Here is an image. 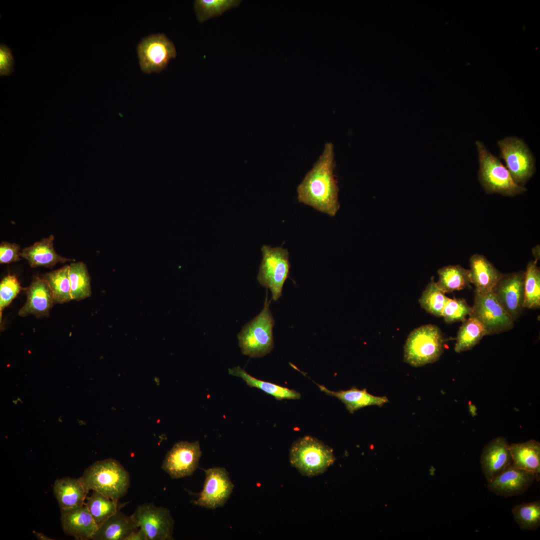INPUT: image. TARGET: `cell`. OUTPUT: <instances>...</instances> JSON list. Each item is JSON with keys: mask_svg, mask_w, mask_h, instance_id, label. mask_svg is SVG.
Listing matches in <instances>:
<instances>
[{"mask_svg": "<svg viewBox=\"0 0 540 540\" xmlns=\"http://www.w3.org/2000/svg\"><path fill=\"white\" fill-rule=\"evenodd\" d=\"M512 513L522 530H536L540 526V501L523 502L514 506Z\"/></svg>", "mask_w": 540, "mask_h": 540, "instance_id": "obj_32", "label": "cell"}, {"mask_svg": "<svg viewBox=\"0 0 540 540\" xmlns=\"http://www.w3.org/2000/svg\"><path fill=\"white\" fill-rule=\"evenodd\" d=\"M320 390L326 394L336 398L343 402L346 409L350 412L370 406H382L388 402V398L385 396H379L372 395L366 390H360L352 388L348 390L333 391L327 388L324 386L316 384Z\"/></svg>", "mask_w": 540, "mask_h": 540, "instance_id": "obj_22", "label": "cell"}, {"mask_svg": "<svg viewBox=\"0 0 540 540\" xmlns=\"http://www.w3.org/2000/svg\"><path fill=\"white\" fill-rule=\"evenodd\" d=\"M241 2L239 0H196L194 8L198 22H202L238 6Z\"/></svg>", "mask_w": 540, "mask_h": 540, "instance_id": "obj_33", "label": "cell"}, {"mask_svg": "<svg viewBox=\"0 0 540 540\" xmlns=\"http://www.w3.org/2000/svg\"><path fill=\"white\" fill-rule=\"evenodd\" d=\"M228 372L230 375L242 378L250 387L258 388L273 396L276 400H296L300 398V392L272 382L257 379L249 374L240 366L228 368Z\"/></svg>", "mask_w": 540, "mask_h": 540, "instance_id": "obj_25", "label": "cell"}, {"mask_svg": "<svg viewBox=\"0 0 540 540\" xmlns=\"http://www.w3.org/2000/svg\"><path fill=\"white\" fill-rule=\"evenodd\" d=\"M201 456L198 441H180L166 453L162 468L172 479L189 476L198 468Z\"/></svg>", "mask_w": 540, "mask_h": 540, "instance_id": "obj_12", "label": "cell"}, {"mask_svg": "<svg viewBox=\"0 0 540 540\" xmlns=\"http://www.w3.org/2000/svg\"><path fill=\"white\" fill-rule=\"evenodd\" d=\"M126 540H148V538L144 530L138 528L132 532Z\"/></svg>", "mask_w": 540, "mask_h": 540, "instance_id": "obj_39", "label": "cell"}, {"mask_svg": "<svg viewBox=\"0 0 540 540\" xmlns=\"http://www.w3.org/2000/svg\"><path fill=\"white\" fill-rule=\"evenodd\" d=\"M438 287L445 293L463 290L470 284L469 270L460 265H450L438 271Z\"/></svg>", "mask_w": 540, "mask_h": 540, "instance_id": "obj_28", "label": "cell"}, {"mask_svg": "<svg viewBox=\"0 0 540 540\" xmlns=\"http://www.w3.org/2000/svg\"><path fill=\"white\" fill-rule=\"evenodd\" d=\"M204 471L206 478L203 488L194 504L210 509L223 506L234 488L228 472L222 467H214Z\"/></svg>", "mask_w": 540, "mask_h": 540, "instance_id": "obj_13", "label": "cell"}, {"mask_svg": "<svg viewBox=\"0 0 540 540\" xmlns=\"http://www.w3.org/2000/svg\"><path fill=\"white\" fill-rule=\"evenodd\" d=\"M480 462L488 482L511 465L510 444L506 439L497 437L486 444L482 450Z\"/></svg>", "mask_w": 540, "mask_h": 540, "instance_id": "obj_16", "label": "cell"}, {"mask_svg": "<svg viewBox=\"0 0 540 540\" xmlns=\"http://www.w3.org/2000/svg\"><path fill=\"white\" fill-rule=\"evenodd\" d=\"M86 500L84 504L98 527L126 504L120 503L119 500H115L94 490H92L90 496L86 497Z\"/></svg>", "mask_w": 540, "mask_h": 540, "instance_id": "obj_27", "label": "cell"}, {"mask_svg": "<svg viewBox=\"0 0 540 540\" xmlns=\"http://www.w3.org/2000/svg\"><path fill=\"white\" fill-rule=\"evenodd\" d=\"M448 298L436 283L432 281L423 291L419 302L422 308L428 312L436 317H441Z\"/></svg>", "mask_w": 540, "mask_h": 540, "instance_id": "obj_34", "label": "cell"}, {"mask_svg": "<svg viewBox=\"0 0 540 540\" xmlns=\"http://www.w3.org/2000/svg\"><path fill=\"white\" fill-rule=\"evenodd\" d=\"M20 256V246L15 243L4 242L0 245V263L9 264L18 261Z\"/></svg>", "mask_w": 540, "mask_h": 540, "instance_id": "obj_37", "label": "cell"}, {"mask_svg": "<svg viewBox=\"0 0 540 540\" xmlns=\"http://www.w3.org/2000/svg\"><path fill=\"white\" fill-rule=\"evenodd\" d=\"M332 449L316 438L306 436L298 438L290 450V462L303 476L321 474L335 462Z\"/></svg>", "mask_w": 540, "mask_h": 540, "instance_id": "obj_3", "label": "cell"}, {"mask_svg": "<svg viewBox=\"0 0 540 540\" xmlns=\"http://www.w3.org/2000/svg\"><path fill=\"white\" fill-rule=\"evenodd\" d=\"M266 293L261 312L246 324L238 334L242 354L250 358L266 356L274 348L272 328L274 320L270 309Z\"/></svg>", "mask_w": 540, "mask_h": 540, "instance_id": "obj_4", "label": "cell"}, {"mask_svg": "<svg viewBox=\"0 0 540 540\" xmlns=\"http://www.w3.org/2000/svg\"><path fill=\"white\" fill-rule=\"evenodd\" d=\"M486 335V331L480 322L474 316H469L462 322L458 330L454 351L460 353L472 349Z\"/></svg>", "mask_w": 540, "mask_h": 540, "instance_id": "obj_26", "label": "cell"}, {"mask_svg": "<svg viewBox=\"0 0 540 540\" xmlns=\"http://www.w3.org/2000/svg\"><path fill=\"white\" fill-rule=\"evenodd\" d=\"M472 306L463 298H448L443 308L442 316L447 324L462 322L471 316Z\"/></svg>", "mask_w": 540, "mask_h": 540, "instance_id": "obj_35", "label": "cell"}, {"mask_svg": "<svg viewBox=\"0 0 540 540\" xmlns=\"http://www.w3.org/2000/svg\"><path fill=\"white\" fill-rule=\"evenodd\" d=\"M69 277L72 300L79 301L90 296V279L86 265L82 262L69 266Z\"/></svg>", "mask_w": 540, "mask_h": 540, "instance_id": "obj_31", "label": "cell"}, {"mask_svg": "<svg viewBox=\"0 0 540 540\" xmlns=\"http://www.w3.org/2000/svg\"><path fill=\"white\" fill-rule=\"evenodd\" d=\"M512 466L540 474V444L534 440L510 444Z\"/></svg>", "mask_w": 540, "mask_h": 540, "instance_id": "obj_24", "label": "cell"}, {"mask_svg": "<svg viewBox=\"0 0 540 540\" xmlns=\"http://www.w3.org/2000/svg\"><path fill=\"white\" fill-rule=\"evenodd\" d=\"M131 516L148 540H174V522L168 508L145 503L138 506Z\"/></svg>", "mask_w": 540, "mask_h": 540, "instance_id": "obj_10", "label": "cell"}, {"mask_svg": "<svg viewBox=\"0 0 540 540\" xmlns=\"http://www.w3.org/2000/svg\"><path fill=\"white\" fill-rule=\"evenodd\" d=\"M524 271L503 274L492 291L514 321L524 308Z\"/></svg>", "mask_w": 540, "mask_h": 540, "instance_id": "obj_14", "label": "cell"}, {"mask_svg": "<svg viewBox=\"0 0 540 540\" xmlns=\"http://www.w3.org/2000/svg\"><path fill=\"white\" fill-rule=\"evenodd\" d=\"M140 70L144 73L160 72L176 56L173 42L164 34L150 35L137 46Z\"/></svg>", "mask_w": 540, "mask_h": 540, "instance_id": "obj_9", "label": "cell"}, {"mask_svg": "<svg viewBox=\"0 0 540 540\" xmlns=\"http://www.w3.org/2000/svg\"><path fill=\"white\" fill-rule=\"evenodd\" d=\"M53 492L60 510L84 505L88 494L79 478L69 477L57 478L53 485Z\"/></svg>", "mask_w": 540, "mask_h": 540, "instance_id": "obj_21", "label": "cell"}, {"mask_svg": "<svg viewBox=\"0 0 540 540\" xmlns=\"http://www.w3.org/2000/svg\"><path fill=\"white\" fill-rule=\"evenodd\" d=\"M26 301L19 310L20 316L34 314L37 318L48 316L54 304L52 292L46 281L42 277L34 278L26 288Z\"/></svg>", "mask_w": 540, "mask_h": 540, "instance_id": "obj_17", "label": "cell"}, {"mask_svg": "<svg viewBox=\"0 0 540 540\" xmlns=\"http://www.w3.org/2000/svg\"><path fill=\"white\" fill-rule=\"evenodd\" d=\"M54 236L50 235L32 245L25 248L20 256L26 259L32 268L43 266L52 268L57 263H64L74 260L62 256L56 252L53 246Z\"/></svg>", "mask_w": 540, "mask_h": 540, "instance_id": "obj_20", "label": "cell"}, {"mask_svg": "<svg viewBox=\"0 0 540 540\" xmlns=\"http://www.w3.org/2000/svg\"><path fill=\"white\" fill-rule=\"evenodd\" d=\"M334 168V146L327 142L322 154L296 188L299 202L318 212L334 216L340 204Z\"/></svg>", "mask_w": 540, "mask_h": 540, "instance_id": "obj_1", "label": "cell"}, {"mask_svg": "<svg viewBox=\"0 0 540 540\" xmlns=\"http://www.w3.org/2000/svg\"><path fill=\"white\" fill-rule=\"evenodd\" d=\"M33 533L35 536L40 540H52L53 539L48 537L43 533L39 532L35 530L33 531Z\"/></svg>", "mask_w": 540, "mask_h": 540, "instance_id": "obj_40", "label": "cell"}, {"mask_svg": "<svg viewBox=\"0 0 540 540\" xmlns=\"http://www.w3.org/2000/svg\"><path fill=\"white\" fill-rule=\"evenodd\" d=\"M537 262L536 260L529 262L524 272V308H540V270Z\"/></svg>", "mask_w": 540, "mask_h": 540, "instance_id": "obj_30", "label": "cell"}, {"mask_svg": "<svg viewBox=\"0 0 540 540\" xmlns=\"http://www.w3.org/2000/svg\"><path fill=\"white\" fill-rule=\"evenodd\" d=\"M540 475L510 465L488 482V490L498 496L508 497L524 492Z\"/></svg>", "mask_w": 540, "mask_h": 540, "instance_id": "obj_15", "label": "cell"}, {"mask_svg": "<svg viewBox=\"0 0 540 540\" xmlns=\"http://www.w3.org/2000/svg\"><path fill=\"white\" fill-rule=\"evenodd\" d=\"M79 479L88 493L94 490L118 501L126 494L130 484L128 471L111 458L94 462Z\"/></svg>", "mask_w": 540, "mask_h": 540, "instance_id": "obj_2", "label": "cell"}, {"mask_svg": "<svg viewBox=\"0 0 540 540\" xmlns=\"http://www.w3.org/2000/svg\"><path fill=\"white\" fill-rule=\"evenodd\" d=\"M262 258L257 280L262 286L270 289L272 300L282 296L284 284L289 276L290 264L288 250L282 247L264 245Z\"/></svg>", "mask_w": 540, "mask_h": 540, "instance_id": "obj_7", "label": "cell"}, {"mask_svg": "<svg viewBox=\"0 0 540 540\" xmlns=\"http://www.w3.org/2000/svg\"><path fill=\"white\" fill-rule=\"evenodd\" d=\"M14 60L11 50L6 45L0 44V75H9L13 70Z\"/></svg>", "mask_w": 540, "mask_h": 540, "instance_id": "obj_38", "label": "cell"}, {"mask_svg": "<svg viewBox=\"0 0 540 540\" xmlns=\"http://www.w3.org/2000/svg\"><path fill=\"white\" fill-rule=\"evenodd\" d=\"M60 512L62 527L66 534L76 540H92L98 526L84 504Z\"/></svg>", "mask_w": 540, "mask_h": 540, "instance_id": "obj_18", "label": "cell"}, {"mask_svg": "<svg viewBox=\"0 0 540 540\" xmlns=\"http://www.w3.org/2000/svg\"><path fill=\"white\" fill-rule=\"evenodd\" d=\"M470 266V284L475 286V291L482 294L491 292L504 274L482 254L472 256Z\"/></svg>", "mask_w": 540, "mask_h": 540, "instance_id": "obj_19", "label": "cell"}, {"mask_svg": "<svg viewBox=\"0 0 540 540\" xmlns=\"http://www.w3.org/2000/svg\"><path fill=\"white\" fill-rule=\"evenodd\" d=\"M23 288L14 275L8 274L0 283V322L2 324V312Z\"/></svg>", "mask_w": 540, "mask_h": 540, "instance_id": "obj_36", "label": "cell"}, {"mask_svg": "<svg viewBox=\"0 0 540 540\" xmlns=\"http://www.w3.org/2000/svg\"><path fill=\"white\" fill-rule=\"evenodd\" d=\"M500 157L514 182L523 186L535 171V162L528 146L521 139L506 137L498 142Z\"/></svg>", "mask_w": 540, "mask_h": 540, "instance_id": "obj_8", "label": "cell"}, {"mask_svg": "<svg viewBox=\"0 0 540 540\" xmlns=\"http://www.w3.org/2000/svg\"><path fill=\"white\" fill-rule=\"evenodd\" d=\"M471 316L484 326L487 335L498 334L512 329L514 321L491 292L482 294L474 290Z\"/></svg>", "mask_w": 540, "mask_h": 540, "instance_id": "obj_11", "label": "cell"}, {"mask_svg": "<svg viewBox=\"0 0 540 540\" xmlns=\"http://www.w3.org/2000/svg\"><path fill=\"white\" fill-rule=\"evenodd\" d=\"M138 528L132 516H126L120 510L98 527L92 540H126Z\"/></svg>", "mask_w": 540, "mask_h": 540, "instance_id": "obj_23", "label": "cell"}, {"mask_svg": "<svg viewBox=\"0 0 540 540\" xmlns=\"http://www.w3.org/2000/svg\"><path fill=\"white\" fill-rule=\"evenodd\" d=\"M476 144L480 163L478 180L486 192L514 196L526 190L514 182L506 167L482 142L477 140Z\"/></svg>", "mask_w": 540, "mask_h": 540, "instance_id": "obj_5", "label": "cell"}, {"mask_svg": "<svg viewBox=\"0 0 540 540\" xmlns=\"http://www.w3.org/2000/svg\"><path fill=\"white\" fill-rule=\"evenodd\" d=\"M444 338L440 329L428 324L414 329L404 347V360L418 367L437 361L443 352Z\"/></svg>", "mask_w": 540, "mask_h": 540, "instance_id": "obj_6", "label": "cell"}, {"mask_svg": "<svg viewBox=\"0 0 540 540\" xmlns=\"http://www.w3.org/2000/svg\"><path fill=\"white\" fill-rule=\"evenodd\" d=\"M69 268V266L66 265L42 276L52 292L54 304H62L72 300Z\"/></svg>", "mask_w": 540, "mask_h": 540, "instance_id": "obj_29", "label": "cell"}]
</instances>
